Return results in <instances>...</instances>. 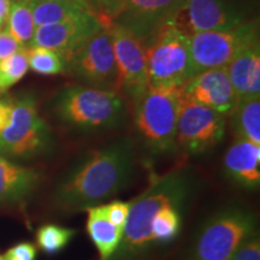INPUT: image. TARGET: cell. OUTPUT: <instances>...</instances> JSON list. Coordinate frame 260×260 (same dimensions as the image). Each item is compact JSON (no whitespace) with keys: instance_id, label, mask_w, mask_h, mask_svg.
<instances>
[{"instance_id":"6da1fadb","label":"cell","mask_w":260,"mask_h":260,"mask_svg":"<svg viewBox=\"0 0 260 260\" xmlns=\"http://www.w3.org/2000/svg\"><path fill=\"white\" fill-rule=\"evenodd\" d=\"M135 146L122 138L90 152L56 182L52 203L63 214H74L111 200L130 184Z\"/></svg>"},{"instance_id":"8992f818","label":"cell","mask_w":260,"mask_h":260,"mask_svg":"<svg viewBox=\"0 0 260 260\" xmlns=\"http://www.w3.org/2000/svg\"><path fill=\"white\" fill-rule=\"evenodd\" d=\"M149 84L183 86L191 77L190 34L175 21L159 29L146 45Z\"/></svg>"},{"instance_id":"e575fe53","label":"cell","mask_w":260,"mask_h":260,"mask_svg":"<svg viewBox=\"0 0 260 260\" xmlns=\"http://www.w3.org/2000/svg\"><path fill=\"white\" fill-rule=\"evenodd\" d=\"M89 2L90 3H92V4L94 5V6H95V8H96V4H95V0H89ZM96 10H98V8H96ZM98 12H99V11H98Z\"/></svg>"},{"instance_id":"8fae6325","label":"cell","mask_w":260,"mask_h":260,"mask_svg":"<svg viewBox=\"0 0 260 260\" xmlns=\"http://www.w3.org/2000/svg\"><path fill=\"white\" fill-rule=\"evenodd\" d=\"M115 53L117 89L134 99L149 86L147 57L144 42L123 25L111 22L107 25Z\"/></svg>"},{"instance_id":"e0dca14e","label":"cell","mask_w":260,"mask_h":260,"mask_svg":"<svg viewBox=\"0 0 260 260\" xmlns=\"http://www.w3.org/2000/svg\"><path fill=\"white\" fill-rule=\"evenodd\" d=\"M41 182L40 172L22 167L0 154V206H16L27 201Z\"/></svg>"},{"instance_id":"83f0119b","label":"cell","mask_w":260,"mask_h":260,"mask_svg":"<svg viewBox=\"0 0 260 260\" xmlns=\"http://www.w3.org/2000/svg\"><path fill=\"white\" fill-rule=\"evenodd\" d=\"M130 210V201L125 203V201H112V203L106 204V216L110 222L115 224L116 226L124 228V224L128 218Z\"/></svg>"},{"instance_id":"52a82bcc","label":"cell","mask_w":260,"mask_h":260,"mask_svg":"<svg viewBox=\"0 0 260 260\" xmlns=\"http://www.w3.org/2000/svg\"><path fill=\"white\" fill-rule=\"evenodd\" d=\"M53 145L50 126L39 115L30 95L22 96L12 105L10 124L0 133V154L30 159L47 153Z\"/></svg>"},{"instance_id":"3957f363","label":"cell","mask_w":260,"mask_h":260,"mask_svg":"<svg viewBox=\"0 0 260 260\" xmlns=\"http://www.w3.org/2000/svg\"><path fill=\"white\" fill-rule=\"evenodd\" d=\"M256 233L258 218L252 210L224 205L200 224L182 260H228Z\"/></svg>"},{"instance_id":"d6986e66","label":"cell","mask_w":260,"mask_h":260,"mask_svg":"<svg viewBox=\"0 0 260 260\" xmlns=\"http://www.w3.org/2000/svg\"><path fill=\"white\" fill-rule=\"evenodd\" d=\"M87 234L99 253V260H110L118 248L123 229L110 222L106 216V204L86 210Z\"/></svg>"},{"instance_id":"ffe728a7","label":"cell","mask_w":260,"mask_h":260,"mask_svg":"<svg viewBox=\"0 0 260 260\" xmlns=\"http://www.w3.org/2000/svg\"><path fill=\"white\" fill-rule=\"evenodd\" d=\"M229 116L236 139L260 145V95L239 99Z\"/></svg>"},{"instance_id":"30bf717a","label":"cell","mask_w":260,"mask_h":260,"mask_svg":"<svg viewBox=\"0 0 260 260\" xmlns=\"http://www.w3.org/2000/svg\"><path fill=\"white\" fill-rule=\"evenodd\" d=\"M65 70L94 88L117 90L118 74L111 37L106 27L65 61Z\"/></svg>"},{"instance_id":"5b68a950","label":"cell","mask_w":260,"mask_h":260,"mask_svg":"<svg viewBox=\"0 0 260 260\" xmlns=\"http://www.w3.org/2000/svg\"><path fill=\"white\" fill-rule=\"evenodd\" d=\"M54 115L68 128L79 132L109 130L124 121L126 107L113 89L94 87H69L58 94Z\"/></svg>"},{"instance_id":"7c38bea8","label":"cell","mask_w":260,"mask_h":260,"mask_svg":"<svg viewBox=\"0 0 260 260\" xmlns=\"http://www.w3.org/2000/svg\"><path fill=\"white\" fill-rule=\"evenodd\" d=\"M103 28L102 19L98 16L84 12L59 23L38 27L29 47L50 48L67 61Z\"/></svg>"},{"instance_id":"603a6c76","label":"cell","mask_w":260,"mask_h":260,"mask_svg":"<svg viewBox=\"0 0 260 260\" xmlns=\"http://www.w3.org/2000/svg\"><path fill=\"white\" fill-rule=\"evenodd\" d=\"M6 24V30L22 45V47H29L37 30V25L25 0H16L11 3Z\"/></svg>"},{"instance_id":"2e32d148","label":"cell","mask_w":260,"mask_h":260,"mask_svg":"<svg viewBox=\"0 0 260 260\" xmlns=\"http://www.w3.org/2000/svg\"><path fill=\"white\" fill-rule=\"evenodd\" d=\"M224 174L236 186L254 190L260 184V145L236 139L223 158Z\"/></svg>"},{"instance_id":"7a4b0ae2","label":"cell","mask_w":260,"mask_h":260,"mask_svg":"<svg viewBox=\"0 0 260 260\" xmlns=\"http://www.w3.org/2000/svg\"><path fill=\"white\" fill-rule=\"evenodd\" d=\"M199 187L198 174L188 167L152 174L146 189L130 201L121 243L110 260L149 259L155 249L151 230L154 214L169 205L189 207Z\"/></svg>"},{"instance_id":"d590c367","label":"cell","mask_w":260,"mask_h":260,"mask_svg":"<svg viewBox=\"0 0 260 260\" xmlns=\"http://www.w3.org/2000/svg\"><path fill=\"white\" fill-rule=\"evenodd\" d=\"M0 260H4V259H3V256H2V255H0Z\"/></svg>"},{"instance_id":"1f68e13d","label":"cell","mask_w":260,"mask_h":260,"mask_svg":"<svg viewBox=\"0 0 260 260\" xmlns=\"http://www.w3.org/2000/svg\"><path fill=\"white\" fill-rule=\"evenodd\" d=\"M12 117V104L0 100V133L10 124Z\"/></svg>"},{"instance_id":"836d02e7","label":"cell","mask_w":260,"mask_h":260,"mask_svg":"<svg viewBox=\"0 0 260 260\" xmlns=\"http://www.w3.org/2000/svg\"><path fill=\"white\" fill-rule=\"evenodd\" d=\"M65 2H70V3H74V4H76V5H80L81 8H83L84 10H87V11L92 12L93 15H95V16H98V17L100 18L99 12H98L96 8L92 4V3L89 2V0H65ZM100 19H102V18H100Z\"/></svg>"},{"instance_id":"ac0fdd59","label":"cell","mask_w":260,"mask_h":260,"mask_svg":"<svg viewBox=\"0 0 260 260\" xmlns=\"http://www.w3.org/2000/svg\"><path fill=\"white\" fill-rule=\"evenodd\" d=\"M225 69L239 99L260 95L259 42L240 52Z\"/></svg>"},{"instance_id":"5bb4252c","label":"cell","mask_w":260,"mask_h":260,"mask_svg":"<svg viewBox=\"0 0 260 260\" xmlns=\"http://www.w3.org/2000/svg\"><path fill=\"white\" fill-rule=\"evenodd\" d=\"M175 22L193 34L230 30L246 19L230 0H186Z\"/></svg>"},{"instance_id":"44dd1931","label":"cell","mask_w":260,"mask_h":260,"mask_svg":"<svg viewBox=\"0 0 260 260\" xmlns=\"http://www.w3.org/2000/svg\"><path fill=\"white\" fill-rule=\"evenodd\" d=\"M188 206L169 205L154 214L152 219V240L155 249L170 245L181 234L184 211Z\"/></svg>"},{"instance_id":"ba28073f","label":"cell","mask_w":260,"mask_h":260,"mask_svg":"<svg viewBox=\"0 0 260 260\" xmlns=\"http://www.w3.org/2000/svg\"><path fill=\"white\" fill-rule=\"evenodd\" d=\"M259 42L258 21L243 22L224 31H199L190 34L191 77L205 70L226 68L245 48Z\"/></svg>"},{"instance_id":"4fadbf2b","label":"cell","mask_w":260,"mask_h":260,"mask_svg":"<svg viewBox=\"0 0 260 260\" xmlns=\"http://www.w3.org/2000/svg\"><path fill=\"white\" fill-rule=\"evenodd\" d=\"M184 3L186 0H124L115 22L132 31L146 46L162 25L176 19Z\"/></svg>"},{"instance_id":"9a60e30c","label":"cell","mask_w":260,"mask_h":260,"mask_svg":"<svg viewBox=\"0 0 260 260\" xmlns=\"http://www.w3.org/2000/svg\"><path fill=\"white\" fill-rule=\"evenodd\" d=\"M182 93L191 102L210 107L224 116L232 113L239 100L225 68L197 74L182 86Z\"/></svg>"},{"instance_id":"d6a6232c","label":"cell","mask_w":260,"mask_h":260,"mask_svg":"<svg viewBox=\"0 0 260 260\" xmlns=\"http://www.w3.org/2000/svg\"><path fill=\"white\" fill-rule=\"evenodd\" d=\"M10 8H11L10 0H0V25L6 24V22H8Z\"/></svg>"},{"instance_id":"277c9868","label":"cell","mask_w":260,"mask_h":260,"mask_svg":"<svg viewBox=\"0 0 260 260\" xmlns=\"http://www.w3.org/2000/svg\"><path fill=\"white\" fill-rule=\"evenodd\" d=\"M133 102L135 128L145 147L152 154L174 152L182 86L149 84Z\"/></svg>"},{"instance_id":"4316f807","label":"cell","mask_w":260,"mask_h":260,"mask_svg":"<svg viewBox=\"0 0 260 260\" xmlns=\"http://www.w3.org/2000/svg\"><path fill=\"white\" fill-rule=\"evenodd\" d=\"M95 4L104 27H107L121 15L124 0H95Z\"/></svg>"},{"instance_id":"f546056e","label":"cell","mask_w":260,"mask_h":260,"mask_svg":"<svg viewBox=\"0 0 260 260\" xmlns=\"http://www.w3.org/2000/svg\"><path fill=\"white\" fill-rule=\"evenodd\" d=\"M4 260H35L37 247L30 242H21L9 248L3 256Z\"/></svg>"},{"instance_id":"f1b7e54d","label":"cell","mask_w":260,"mask_h":260,"mask_svg":"<svg viewBox=\"0 0 260 260\" xmlns=\"http://www.w3.org/2000/svg\"><path fill=\"white\" fill-rule=\"evenodd\" d=\"M228 260H260L259 233L247 240Z\"/></svg>"},{"instance_id":"d4e9b609","label":"cell","mask_w":260,"mask_h":260,"mask_svg":"<svg viewBox=\"0 0 260 260\" xmlns=\"http://www.w3.org/2000/svg\"><path fill=\"white\" fill-rule=\"evenodd\" d=\"M29 69L44 76H53L65 73V61L57 52L40 46H30L27 50Z\"/></svg>"},{"instance_id":"9c48e42d","label":"cell","mask_w":260,"mask_h":260,"mask_svg":"<svg viewBox=\"0 0 260 260\" xmlns=\"http://www.w3.org/2000/svg\"><path fill=\"white\" fill-rule=\"evenodd\" d=\"M225 134V116L183 96L177 118L175 151L198 155L210 151Z\"/></svg>"},{"instance_id":"4dcf8cb0","label":"cell","mask_w":260,"mask_h":260,"mask_svg":"<svg viewBox=\"0 0 260 260\" xmlns=\"http://www.w3.org/2000/svg\"><path fill=\"white\" fill-rule=\"evenodd\" d=\"M22 45L8 30L0 31V60L22 50Z\"/></svg>"},{"instance_id":"484cf974","label":"cell","mask_w":260,"mask_h":260,"mask_svg":"<svg viewBox=\"0 0 260 260\" xmlns=\"http://www.w3.org/2000/svg\"><path fill=\"white\" fill-rule=\"evenodd\" d=\"M28 70L29 65L25 48L0 60V94L8 92L12 86L19 82Z\"/></svg>"},{"instance_id":"7402d4cb","label":"cell","mask_w":260,"mask_h":260,"mask_svg":"<svg viewBox=\"0 0 260 260\" xmlns=\"http://www.w3.org/2000/svg\"><path fill=\"white\" fill-rule=\"evenodd\" d=\"M25 3L30 9L37 28L59 23L84 12H89L80 5L65 0H25Z\"/></svg>"},{"instance_id":"cb8c5ba5","label":"cell","mask_w":260,"mask_h":260,"mask_svg":"<svg viewBox=\"0 0 260 260\" xmlns=\"http://www.w3.org/2000/svg\"><path fill=\"white\" fill-rule=\"evenodd\" d=\"M76 235V230L71 228L45 224L37 232V242L39 248L46 254L53 255L63 251Z\"/></svg>"}]
</instances>
